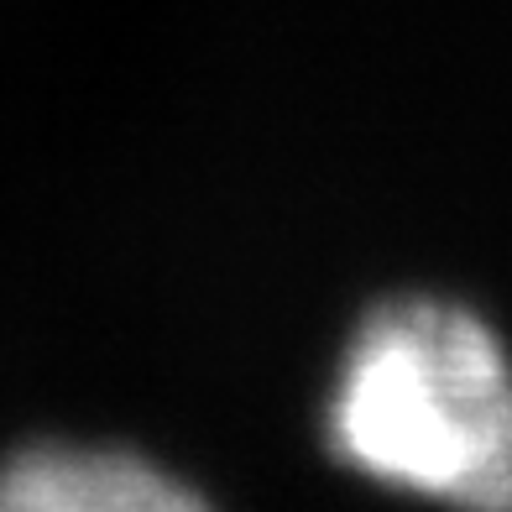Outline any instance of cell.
<instances>
[{"mask_svg":"<svg viewBox=\"0 0 512 512\" xmlns=\"http://www.w3.org/2000/svg\"><path fill=\"white\" fill-rule=\"evenodd\" d=\"M199 492L126 450L32 445L0 460V512H183Z\"/></svg>","mask_w":512,"mask_h":512,"instance_id":"2","label":"cell"},{"mask_svg":"<svg viewBox=\"0 0 512 512\" xmlns=\"http://www.w3.org/2000/svg\"><path fill=\"white\" fill-rule=\"evenodd\" d=\"M330 450L398 492L512 507V361L486 324L445 298L371 309L340 366Z\"/></svg>","mask_w":512,"mask_h":512,"instance_id":"1","label":"cell"}]
</instances>
